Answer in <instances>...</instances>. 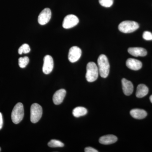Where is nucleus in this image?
<instances>
[{
	"mask_svg": "<svg viewBox=\"0 0 152 152\" xmlns=\"http://www.w3.org/2000/svg\"><path fill=\"white\" fill-rule=\"evenodd\" d=\"M51 11L50 9L46 8L42 11L38 17V23L41 25L46 24L51 18Z\"/></svg>",
	"mask_w": 152,
	"mask_h": 152,
	"instance_id": "9",
	"label": "nucleus"
},
{
	"mask_svg": "<svg viewBox=\"0 0 152 152\" xmlns=\"http://www.w3.org/2000/svg\"><path fill=\"white\" fill-rule=\"evenodd\" d=\"M128 53L135 57H144L147 55L145 49L142 48H130L128 50Z\"/></svg>",
	"mask_w": 152,
	"mask_h": 152,
	"instance_id": "13",
	"label": "nucleus"
},
{
	"mask_svg": "<svg viewBox=\"0 0 152 152\" xmlns=\"http://www.w3.org/2000/svg\"><path fill=\"white\" fill-rule=\"evenodd\" d=\"M54 67V62L50 56L47 55L44 58V64L42 70L44 74L48 75L53 71Z\"/></svg>",
	"mask_w": 152,
	"mask_h": 152,
	"instance_id": "8",
	"label": "nucleus"
},
{
	"mask_svg": "<svg viewBox=\"0 0 152 152\" xmlns=\"http://www.w3.org/2000/svg\"><path fill=\"white\" fill-rule=\"evenodd\" d=\"M66 93V90L61 89L57 91L53 96V102L56 105H59L64 101V99L65 97Z\"/></svg>",
	"mask_w": 152,
	"mask_h": 152,
	"instance_id": "12",
	"label": "nucleus"
},
{
	"mask_svg": "<svg viewBox=\"0 0 152 152\" xmlns=\"http://www.w3.org/2000/svg\"><path fill=\"white\" fill-rule=\"evenodd\" d=\"M86 79L87 81L92 83L95 81L97 79L99 71L97 66L95 63L90 62L87 65Z\"/></svg>",
	"mask_w": 152,
	"mask_h": 152,
	"instance_id": "2",
	"label": "nucleus"
},
{
	"mask_svg": "<svg viewBox=\"0 0 152 152\" xmlns=\"http://www.w3.org/2000/svg\"><path fill=\"white\" fill-rule=\"evenodd\" d=\"M88 110L86 108L82 107H78L74 109L72 114L76 118L83 116L86 115Z\"/></svg>",
	"mask_w": 152,
	"mask_h": 152,
	"instance_id": "17",
	"label": "nucleus"
},
{
	"mask_svg": "<svg viewBox=\"0 0 152 152\" xmlns=\"http://www.w3.org/2000/svg\"><path fill=\"white\" fill-rule=\"evenodd\" d=\"M131 116L137 119H142L147 115V113L143 110L139 109H133L130 111Z\"/></svg>",
	"mask_w": 152,
	"mask_h": 152,
	"instance_id": "15",
	"label": "nucleus"
},
{
	"mask_svg": "<svg viewBox=\"0 0 152 152\" xmlns=\"http://www.w3.org/2000/svg\"><path fill=\"white\" fill-rule=\"evenodd\" d=\"M126 65L130 69L137 71L141 69L142 64L141 62L139 60L130 58L127 60Z\"/></svg>",
	"mask_w": 152,
	"mask_h": 152,
	"instance_id": "10",
	"label": "nucleus"
},
{
	"mask_svg": "<svg viewBox=\"0 0 152 152\" xmlns=\"http://www.w3.org/2000/svg\"><path fill=\"white\" fill-rule=\"evenodd\" d=\"M85 151L86 152H98L99 151L95 149L92 147H87L85 149Z\"/></svg>",
	"mask_w": 152,
	"mask_h": 152,
	"instance_id": "23",
	"label": "nucleus"
},
{
	"mask_svg": "<svg viewBox=\"0 0 152 152\" xmlns=\"http://www.w3.org/2000/svg\"><path fill=\"white\" fill-rule=\"evenodd\" d=\"M29 62V59L28 57H20L18 60L19 66L21 68H24L27 65Z\"/></svg>",
	"mask_w": 152,
	"mask_h": 152,
	"instance_id": "18",
	"label": "nucleus"
},
{
	"mask_svg": "<svg viewBox=\"0 0 152 152\" xmlns=\"http://www.w3.org/2000/svg\"><path fill=\"white\" fill-rule=\"evenodd\" d=\"M148 88L144 84L139 85L137 87L136 94V96L139 98L144 97L148 94Z\"/></svg>",
	"mask_w": 152,
	"mask_h": 152,
	"instance_id": "16",
	"label": "nucleus"
},
{
	"mask_svg": "<svg viewBox=\"0 0 152 152\" xmlns=\"http://www.w3.org/2000/svg\"><path fill=\"white\" fill-rule=\"evenodd\" d=\"M31 51V48L27 44H24L22 45L18 49V53L21 55L23 53L26 54L29 53Z\"/></svg>",
	"mask_w": 152,
	"mask_h": 152,
	"instance_id": "20",
	"label": "nucleus"
},
{
	"mask_svg": "<svg viewBox=\"0 0 152 152\" xmlns=\"http://www.w3.org/2000/svg\"><path fill=\"white\" fill-rule=\"evenodd\" d=\"M0 151H1V148H0Z\"/></svg>",
	"mask_w": 152,
	"mask_h": 152,
	"instance_id": "26",
	"label": "nucleus"
},
{
	"mask_svg": "<svg viewBox=\"0 0 152 152\" xmlns=\"http://www.w3.org/2000/svg\"><path fill=\"white\" fill-rule=\"evenodd\" d=\"M81 55V50L79 47H72L69 50L68 59L71 63H75L80 59Z\"/></svg>",
	"mask_w": 152,
	"mask_h": 152,
	"instance_id": "7",
	"label": "nucleus"
},
{
	"mask_svg": "<svg viewBox=\"0 0 152 152\" xmlns=\"http://www.w3.org/2000/svg\"><path fill=\"white\" fill-rule=\"evenodd\" d=\"M118 140V138L113 135H107L100 138L99 142L103 145H110L116 142Z\"/></svg>",
	"mask_w": 152,
	"mask_h": 152,
	"instance_id": "14",
	"label": "nucleus"
},
{
	"mask_svg": "<svg viewBox=\"0 0 152 152\" xmlns=\"http://www.w3.org/2000/svg\"><path fill=\"white\" fill-rule=\"evenodd\" d=\"M42 108L39 104H33L31 107V122L34 124L38 122L42 116Z\"/></svg>",
	"mask_w": 152,
	"mask_h": 152,
	"instance_id": "5",
	"label": "nucleus"
},
{
	"mask_svg": "<svg viewBox=\"0 0 152 152\" xmlns=\"http://www.w3.org/2000/svg\"><path fill=\"white\" fill-rule=\"evenodd\" d=\"M150 101H151V102L152 103V95L151 96H150Z\"/></svg>",
	"mask_w": 152,
	"mask_h": 152,
	"instance_id": "25",
	"label": "nucleus"
},
{
	"mask_svg": "<svg viewBox=\"0 0 152 152\" xmlns=\"http://www.w3.org/2000/svg\"><path fill=\"white\" fill-rule=\"evenodd\" d=\"M98 69L101 77L105 78L110 72V66L108 59L105 55L102 54L98 59Z\"/></svg>",
	"mask_w": 152,
	"mask_h": 152,
	"instance_id": "1",
	"label": "nucleus"
},
{
	"mask_svg": "<svg viewBox=\"0 0 152 152\" xmlns=\"http://www.w3.org/2000/svg\"><path fill=\"white\" fill-rule=\"evenodd\" d=\"M121 82L123 92L124 94L128 96L132 94L134 91L132 83L125 78H123Z\"/></svg>",
	"mask_w": 152,
	"mask_h": 152,
	"instance_id": "11",
	"label": "nucleus"
},
{
	"mask_svg": "<svg viewBox=\"0 0 152 152\" xmlns=\"http://www.w3.org/2000/svg\"><path fill=\"white\" fill-rule=\"evenodd\" d=\"M114 0H99L101 5L105 7H110L113 5Z\"/></svg>",
	"mask_w": 152,
	"mask_h": 152,
	"instance_id": "21",
	"label": "nucleus"
},
{
	"mask_svg": "<svg viewBox=\"0 0 152 152\" xmlns=\"http://www.w3.org/2000/svg\"><path fill=\"white\" fill-rule=\"evenodd\" d=\"M48 145L51 148H56V147H64V145L61 142L58 140H52L49 142Z\"/></svg>",
	"mask_w": 152,
	"mask_h": 152,
	"instance_id": "19",
	"label": "nucleus"
},
{
	"mask_svg": "<svg viewBox=\"0 0 152 152\" xmlns=\"http://www.w3.org/2000/svg\"><path fill=\"white\" fill-rule=\"evenodd\" d=\"M139 25L137 23L133 21H124L118 26L120 31L124 33H131L135 31L139 28Z\"/></svg>",
	"mask_w": 152,
	"mask_h": 152,
	"instance_id": "4",
	"label": "nucleus"
},
{
	"mask_svg": "<svg viewBox=\"0 0 152 152\" xmlns=\"http://www.w3.org/2000/svg\"><path fill=\"white\" fill-rule=\"evenodd\" d=\"M79 22L78 18L75 15H68L63 21V27L65 29L71 28L77 26Z\"/></svg>",
	"mask_w": 152,
	"mask_h": 152,
	"instance_id": "6",
	"label": "nucleus"
},
{
	"mask_svg": "<svg viewBox=\"0 0 152 152\" xmlns=\"http://www.w3.org/2000/svg\"><path fill=\"white\" fill-rule=\"evenodd\" d=\"M142 37L144 39L146 40H152V34L149 31H146L144 32Z\"/></svg>",
	"mask_w": 152,
	"mask_h": 152,
	"instance_id": "22",
	"label": "nucleus"
},
{
	"mask_svg": "<svg viewBox=\"0 0 152 152\" xmlns=\"http://www.w3.org/2000/svg\"><path fill=\"white\" fill-rule=\"evenodd\" d=\"M24 115V107L21 103H18L13 109L11 115L12 121L15 124H18L23 119Z\"/></svg>",
	"mask_w": 152,
	"mask_h": 152,
	"instance_id": "3",
	"label": "nucleus"
},
{
	"mask_svg": "<svg viewBox=\"0 0 152 152\" xmlns=\"http://www.w3.org/2000/svg\"><path fill=\"white\" fill-rule=\"evenodd\" d=\"M3 125V120L2 115L1 113H0V130L2 128Z\"/></svg>",
	"mask_w": 152,
	"mask_h": 152,
	"instance_id": "24",
	"label": "nucleus"
}]
</instances>
